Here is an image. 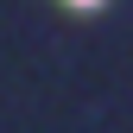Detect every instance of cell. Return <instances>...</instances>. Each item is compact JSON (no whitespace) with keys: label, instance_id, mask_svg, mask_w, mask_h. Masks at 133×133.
<instances>
[{"label":"cell","instance_id":"1","mask_svg":"<svg viewBox=\"0 0 133 133\" xmlns=\"http://www.w3.org/2000/svg\"><path fill=\"white\" fill-rule=\"evenodd\" d=\"M76 6H95V0H76Z\"/></svg>","mask_w":133,"mask_h":133}]
</instances>
